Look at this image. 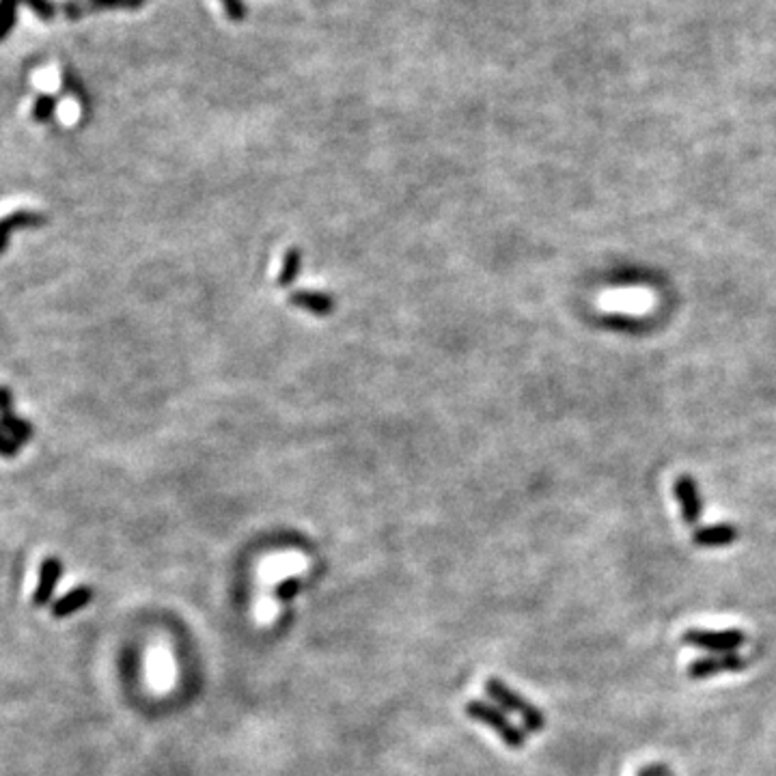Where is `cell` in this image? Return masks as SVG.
<instances>
[{"label":"cell","mask_w":776,"mask_h":776,"mask_svg":"<svg viewBox=\"0 0 776 776\" xmlns=\"http://www.w3.org/2000/svg\"><path fill=\"white\" fill-rule=\"evenodd\" d=\"M485 693H488V697L492 699L500 709L520 716V720H522V725L530 731V733H542L545 729V716L542 709L524 699L522 694L515 693L513 688H509L503 679L490 678L488 682H485Z\"/></svg>","instance_id":"obj_1"},{"label":"cell","mask_w":776,"mask_h":776,"mask_svg":"<svg viewBox=\"0 0 776 776\" xmlns=\"http://www.w3.org/2000/svg\"><path fill=\"white\" fill-rule=\"evenodd\" d=\"M464 712L473 720L482 723L483 727L492 729L500 738V742L509 746V749L520 750L524 749V744H527V733H524V729H520L518 725H513L512 720L507 718V714H505V709H500L497 703H485V701L474 699L464 705Z\"/></svg>","instance_id":"obj_2"},{"label":"cell","mask_w":776,"mask_h":776,"mask_svg":"<svg viewBox=\"0 0 776 776\" xmlns=\"http://www.w3.org/2000/svg\"><path fill=\"white\" fill-rule=\"evenodd\" d=\"M682 643L709 654H735L746 643L742 630H688Z\"/></svg>","instance_id":"obj_3"},{"label":"cell","mask_w":776,"mask_h":776,"mask_svg":"<svg viewBox=\"0 0 776 776\" xmlns=\"http://www.w3.org/2000/svg\"><path fill=\"white\" fill-rule=\"evenodd\" d=\"M749 667V660L744 655L735 654H718V655H703V658L693 660L688 664V678L690 679H708L716 678L720 673H738Z\"/></svg>","instance_id":"obj_4"},{"label":"cell","mask_w":776,"mask_h":776,"mask_svg":"<svg viewBox=\"0 0 776 776\" xmlns=\"http://www.w3.org/2000/svg\"><path fill=\"white\" fill-rule=\"evenodd\" d=\"M61 576H63L61 559H57V557L43 559L42 568H39L37 587H35L33 598H31L35 608H43V606L54 604L52 595L59 587V580H61Z\"/></svg>","instance_id":"obj_5"},{"label":"cell","mask_w":776,"mask_h":776,"mask_svg":"<svg viewBox=\"0 0 776 776\" xmlns=\"http://www.w3.org/2000/svg\"><path fill=\"white\" fill-rule=\"evenodd\" d=\"M675 497L679 500L684 522L694 527L701 520V513H703V503H701L697 482L693 477H688V474L678 477V482H675Z\"/></svg>","instance_id":"obj_6"},{"label":"cell","mask_w":776,"mask_h":776,"mask_svg":"<svg viewBox=\"0 0 776 776\" xmlns=\"http://www.w3.org/2000/svg\"><path fill=\"white\" fill-rule=\"evenodd\" d=\"M93 600V587L89 584H78L76 589H72L69 593H65L63 598H59L57 602L50 608V615L54 619H67L72 615L80 613L82 608H87V604H91Z\"/></svg>","instance_id":"obj_7"},{"label":"cell","mask_w":776,"mask_h":776,"mask_svg":"<svg viewBox=\"0 0 776 776\" xmlns=\"http://www.w3.org/2000/svg\"><path fill=\"white\" fill-rule=\"evenodd\" d=\"M738 539V529L733 524H712V527L697 529L693 535V544L699 548H725Z\"/></svg>","instance_id":"obj_8"},{"label":"cell","mask_w":776,"mask_h":776,"mask_svg":"<svg viewBox=\"0 0 776 776\" xmlns=\"http://www.w3.org/2000/svg\"><path fill=\"white\" fill-rule=\"evenodd\" d=\"M289 302L295 304V307L307 309L315 315H330L334 309V300L319 292H294L289 295Z\"/></svg>","instance_id":"obj_9"},{"label":"cell","mask_w":776,"mask_h":776,"mask_svg":"<svg viewBox=\"0 0 776 776\" xmlns=\"http://www.w3.org/2000/svg\"><path fill=\"white\" fill-rule=\"evenodd\" d=\"M300 265H302V255L298 248H292L283 259V268L278 272V285L280 287H289L295 278H298Z\"/></svg>","instance_id":"obj_10"},{"label":"cell","mask_w":776,"mask_h":776,"mask_svg":"<svg viewBox=\"0 0 776 776\" xmlns=\"http://www.w3.org/2000/svg\"><path fill=\"white\" fill-rule=\"evenodd\" d=\"M43 223V216H39V214L35 212H16L13 216H9L3 223V239L7 242L9 235H12L13 229H24V227H39V224Z\"/></svg>","instance_id":"obj_11"},{"label":"cell","mask_w":776,"mask_h":776,"mask_svg":"<svg viewBox=\"0 0 776 776\" xmlns=\"http://www.w3.org/2000/svg\"><path fill=\"white\" fill-rule=\"evenodd\" d=\"M18 7L20 0H0V18H3V27H0V37L7 39L18 24Z\"/></svg>","instance_id":"obj_12"},{"label":"cell","mask_w":776,"mask_h":776,"mask_svg":"<svg viewBox=\"0 0 776 776\" xmlns=\"http://www.w3.org/2000/svg\"><path fill=\"white\" fill-rule=\"evenodd\" d=\"M57 113V98L54 95H39L33 104V117L37 123H48L52 114Z\"/></svg>","instance_id":"obj_13"},{"label":"cell","mask_w":776,"mask_h":776,"mask_svg":"<svg viewBox=\"0 0 776 776\" xmlns=\"http://www.w3.org/2000/svg\"><path fill=\"white\" fill-rule=\"evenodd\" d=\"M20 4L28 7L42 22H54L57 18V4L52 0H20Z\"/></svg>","instance_id":"obj_14"},{"label":"cell","mask_w":776,"mask_h":776,"mask_svg":"<svg viewBox=\"0 0 776 776\" xmlns=\"http://www.w3.org/2000/svg\"><path fill=\"white\" fill-rule=\"evenodd\" d=\"M89 12H99V9H128V12H137L145 4V0H84Z\"/></svg>","instance_id":"obj_15"},{"label":"cell","mask_w":776,"mask_h":776,"mask_svg":"<svg viewBox=\"0 0 776 776\" xmlns=\"http://www.w3.org/2000/svg\"><path fill=\"white\" fill-rule=\"evenodd\" d=\"M300 584H302V580L298 576L280 580L277 587H274V598L280 600V602H289V600H294L300 593Z\"/></svg>","instance_id":"obj_16"},{"label":"cell","mask_w":776,"mask_h":776,"mask_svg":"<svg viewBox=\"0 0 776 776\" xmlns=\"http://www.w3.org/2000/svg\"><path fill=\"white\" fill-rule=\"evenodd\" d=\"M61 9H63V16L67 18L69 22H78V20L84 18V13H89V7L84 0H65Z\"/></svg>","instance_id":"obj_17"},{"label":"cell","mask_w":776,"mask_h":776,"mask_svg":"<svg viewBox=\"0 0 776 776\" xmlns=\"http://www.w3.org/2000/svg\"><path fill=\"white\" fill-rule=\"evenodd\" d=\"M652 770H654V776H673L667 765H662V764H654Z\"/></svg>","instance_id":"obj_18"},{"label":"cell","mask_w":776,"mask_h":776,"mask_svg":"<svg viewBox=\"0 0 776 776\" xmlns=\"http://www.w3.org/2000/svg\"><path fill=\"white\" fill-rule=\"evenodd\" d=\"M637 776H654V770H652V765H647V768H643V770H640V772H639Z\"/></svg>","instance_id":"obj_19"}]
</instances>
